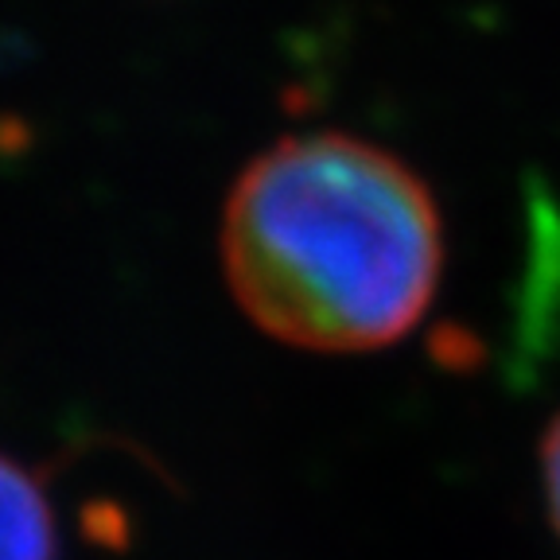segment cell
I'll use <instances>...</instances> for the list:
<instances>
[{"instance_id": "3957f363", "label": "cell", "mask_w": 560, "mask_h": 560, "mask_svg": "<svg viewBox=\"0 0 560 560\" xmlns=\"http://www.w3.org/2000/svg\"><path fill=\"white\" fill-rule=\"evenodd\" d=\"M541 487H545V510L560 537V412L552 417L549 432L541 440Z\"/></svg>"}, {"instance_id": "6da1fadb", "label": "cell", "mask_w": 560, "mask_h": 560, "mask_svg": "<svg viewBox=\"0 0 560 560\" xmlns=\"http://www.w3.org/2000/svg\"><path fill=\"white\" fill-rule=\"evenodd\" d=\"M444 265L429 184L347 132H304L245 167L222 214V269L272 339L359 354L424 319Z\"/></svg>"}, {"instance_id": "7a4b0ae2", "label": "cell", "mask_w": 560, "mask_h": 560, "mask_svg": "<svg viewBox=\"0 0 560 560\" xmlns=\"http://www.w3.org/2000/svg\"><path fill=\"white\" fill-rule=\"evenodd\" d=\"M0 560H59V525L44 479L0 452Z\"/></svg>"}]
</instances>
